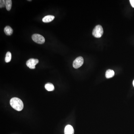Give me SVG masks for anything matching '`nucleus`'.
I'll use <instances>...</instances> for the list:
<instances>
[{
  "label": "nucleus",
  "instance_id": "nucleus-10",
  "mask_svg": "<svg viewBox=\"0 0 134 134\" xmlns=\"http://www.w3.org/2000/svg\"><path fill=\"white\" fill-rule=\"evenodd\" d=\"M46 89L48 91H52L54 90V87L53 85L50 83H48L45 85Z\"/></svg>",
  "mask_w": 134,
  "mask_h": 134
},
{
  "label": "nucleus",
  "instance_id": "nucleus-3",
  "mask_svg": "<svg viewBox=\"0 0 134 134\" xmlns=\"http://www.w3.org/2000/svg\"><path fill=\"white\" fill-rule=\"evenodd\" d=\"M32 38L35 42L39 44H43L45 42L44 38L39 34H33L32 36Z\"/></svg>",
  "mask_w": 134,
  "mask_h": 134
},
{
  "label": "nucleus",
  "instance_id": "nucleus-2",
  "mask_svg": "<svg viewBox=\"0 0 134 134\" xmlns=\"http://www.w3.org/2000/svg\"><path fill=\"white\" fill-rule=\"evenodd\" d=\"M103 33V29L102 27L100 25H97L93 29V35L95 37L99 38L101 37Z\"/></svg>",
  "mask_w": 134,
  "mask_h": 134
},
{
  "label": "nucleus",
  "instance_id": "nucleus-6",
  "mask_svg": "<svg viewBox=\"0 0 134 134\" xmlns=\"http://www.w3.org/2000/svg\"><path fill=\"white\" fill-rule=\"evenodd\" d=\"M64 134H74V130L73 127L71 125H67L64 128Z\"/></svg>",
  "mask_w": 134,
  "mask_h": 134
},
{
  "label": "nucleus",
  "instance_id": "nucleus-14",
  "mask_svg": "<svg viewBox=\"0 0 134 134\" xmlns=\"http://www.w3.org/2000/svg\"><path fill=\"white\" fill-rule=\"evenodd\" d=\"M130 2L132 7L134 8V0H130Z\"/></svg>",
  "mask_w": 134,
  "mask_h": 134
},
{
  "label": "nucleus",
  "instance_id": "nucleus-5",
  "mask_svg": "<svg viewBox=\"0 0 134 134\" xmlns=\"http://www.w3.org/2000/svg\"><path fill=\"white\" fill-rule=\"evenodd\" d=\"M39 62V60L37 59L31 58L28 60L26 63V64L29 68L31 69H34L35 68V65Z\"/></svg>",
  "mask_w": 134,
  "mask_h": 134
},
{
  "label": "nucleus",
  "instance_id": "nucleus-12",
  "mask_svg": "<svg viewBox=\"0 0 134 134\" xmlns=\"http://www.w3.org/2000/svg\"><path fill=\"white\" fill-rule=\"evenodd\" d=\"M11 56L12 55H11V52H7L5 58V61L6 63L9 62L11 61Z\"/></svg>",
  "mask_w": 134,
  "mask_h": 134
},
{
  "label": "nucleus",
  "instance_id": "nucleus-7",
  "mask_svg": "<svg viewBox=\"0 0 134 134\" xmlns=\"http://www.w3.org/2000/svg\"><path fill=\"white\" fill-rule=\"evenodd\" d=\"M54 16L52 15H47L44 17L43 18L42 21L44 23H48L51 22L54 19Z\"/></svg>",
  "mask_w": 134,
  "mask_h": 134
},
{
  "label": "nucleus",
  "instance_id": "nucleus-9",
  "mask_svg": "<svg viewBox=\"0 0 134 134\" xmlns=\"http://www.w3.org/2000/svg\"><path fill=\"white\" fill-rule=\"evenodd\" d=\"M114 72L113 70L108 69L106 72V77L108 79L111 78L114 76Z\"/></svg>",
  "mask_w": 134,
  "mask_h": 134
},
{
  "label": "nucleus",
  "instance_id": "nucleus-13",
  "mask_svg": "<svg viewBox=\"0 0 134 134\" xmlns=\"http://www.w3.org/2000/svg\"><path fill=\"white\" fill-rule=\"evenodd\" d=\"M6 6V1L4 0H0V8H2Z\"/></svg>",
  "mask_w": 134,
  "mask_h": 134
},
{
  "label": "nucleus",
  "instance_id": "nucleus-11",
  "mask_svg": "<svg viewBox=\"0 0 134 134\" xmlns=\"http://www.w3.org/2000/svg\"><path fill=\"white\" fill-rule=\"evenodd\" d=\"M6 8L7 10L9 11L11 9L12 5V1L11 0H6Z\"/></svg>",
  "mask_w": 134,
  "mask_h": 134
},
{
  "label": "nucleus",
  "instance_id": "nucleus-1",
  "mask_svg": "<svg viewBox=\"0 0 134 134\" xmlns=\"http://www.w3.org/2000/svg\"><path fill=\"white\" fill-rule=\"evenodd\" d=\"M10 103L11 107L17 111H21L23 109V103L19 98H13L10 100Z\"/></svg>",
  "mask_w": 134,
  "mask_h": 134
},
{
  "label": "nucleus",
  "instance_id": "nucleus-15",
  "mask_svg": "<svg viewBox=\"0 0 134 134\" xmlns=\"http://www.w3.org/2000/svg\"><path fill=\"white\" fill-rule=\"evenodd\" d=\"M133 86H134V81H133Z\"/></svg>",
  "mask_w": 134,
  "mask_h": 134
},
{
  "label": "nucleus",
  "instance_id": "nucleus-8",
  "mask_svg": "<svg viewBox=\"0 0 134 134\" xmlns=\"http://www.w3.org/2000/svg\"><path fill=\"white\" fill-rule=\"evenodd\" d=\"M4 32L7 35H11L13 33V30L10 26H7L5 28Z\"/></svg>",
  "mask_w": 134,
  "mask_h": 134
},
{
  "label": "nucleus",
  "instance_id": "nucleus-4",
  "mask_svg": "<svg viewBox=\"0 0 134 134\" xmlns=\"http://www.w3.org/2000/svg\"><path fill=\"white\" fill-rule=\"evenodd\" d=\"M84 62L83 58L82 57H79L76 58L73 63V68L75 69L79 68L83 65Z\"/></svg>",
  "mask_w": 134,
  "mask_h": 134
}]
</instances>
